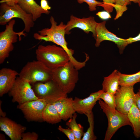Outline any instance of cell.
<instances>
[{"mask_svg":"<svg viewBox=\"0 0 140 140\" xmlns=\"http://www.w3.org/2000/svg\"><path fill=\"white\" fill-rule=\"evenodd\" d=\"M1 130L3 131L11 140H20L26 127L18 124L5 117H0Z\"/></svg>","mask_w":140,"mask_h":140,"instance_id":"15","label":"cell"},{"mask_svg":"<svg viewBox=\"0 0 140 140\" xmlns=\"http://www.w3.org/2000/svg\"><path fill=\"white\" fill-rule=\"evenodd\" d=\"M38 134L35 132L23 133L22 135V140H37L38 138Z\"/></svg>","mask_w":140,"mask_h":140,"instance_id":"30","label":"cell"},{"mask_svg":"<svg viewBox=\"0 0 140 140\" xmlns=\"http://www.w3.org/2000/svg\"><path fill=\"white\" fill-rule=\"evenodd\" d=\"M79 4H81L85 2L88 5L89 10L93 11L96 10V7L99 5L103 4V2H101L95 0H77Z\"/></svg>","mask_w":140,"mask_h":140,"instance_id":"26","label":"cell"},{"mask_svg":"<svg viewBox=\"0 0 140 140\" xmlns=\"http://www.w3.org/2000/svg\"><path fill=\"white\" fill-rule=\"evenodd\" d=\"M0 3V24L5 25L13 18H20L24 24L23 31L29 32L34 24L32 15L26 13L18 4L10 6L5 2Z\"/></svg>","mask_w":140,"mask_h":140,"instance_id":"5","label":"cell"},{"mask_svg":"<svg viewBox=\"0 0 140 140\" xmlns=\"http://www.w3.org/2000/svg\"><path fill=\"white\" fill-rule=\"evenodd\" d=\"M60 131L64 133L69 140H76L75 136L71 129L69 127L68 128H63L61 125H59L58 128Z\"/></svg>","mask_w":140,"mask_h":140,"instance_id":"28","label":"cell"},{"mask_svg":"<svg viewBox=\"0 0 140 140\" xmlns=\"http://www.w3.org/2000/svg\"><path fill=\"white\" fill-rule=\"evenodd\" d=\"M78 70L69 61L64 66L52 69V79L64 91L69 94L78 81Z\"/></svg>","mask_w":140,"mask_h":140,"instance_id":"3","label":"cell"},{"mask_svg":"<svg viewBox=\"0 0 140 140\" xmlns=\"http://www.w3.org/2000/svg\"><path fill=\"white\" fill-rule=\"evenodd\" d=\"M99 98L102 100L111 109L113 110L116 109V105L115 94L103 91L100 95Z\"/></svg>","mask_w":140,"mask_h":140,"instance_id":"25","label":"cell"},{"mask_svg":"<svg viewBox=\"0 0 140 140\" xmlns=\"http://www.w3.org/2000/svg\"><path fill=\"white\" fill-rule=\"evenodd\" d=\"M19 77L34 84L45 82L52 79V70L37 60L28 62L19 73Z\"/></svg>","mask_w":140,"mask_h":140,"instance_id":"4","label":"cell"},{"mask_svg":"<svg viewBox=\"0 0 140 140\" xmlns=\"http://www.w3.org/2000/svg\"><path fill=\"white\" fill-rule=\"evenodd\" d=\"M17 4L26 13L31 14L34 21L40 18L42 14H49V11H45L34 0H18Z\"/></svg>","mask_w":140,"mask_h":140,"instance_id":"18","label":"cell"},{"mask_svg":"<svg viewBox=\"0 0 140 140\" xmlns=\"http://www.w3.org/2000/svg\"><path fill=\"white\" fill-rule=\"evenodd\" d=\"M40 4L41 6L44 10L47 11L51 9V7L49 6L47 0H41Z\"/></svg>","mask_w":140,"mask_h":140,"instance_id":"32","label":"cell"},{"mask_svg":"<svg viewBox=\"0 0 140 140\" xmlns=\"http://www.w3.org/2000/svg\"><path fill=\"white\" fill-rule=\"evenodd\" d=\"M103 91L102 89L92 93L88 97L84 99L75 97L73 102V107L75 112L85 115L92 112L96 102L100 99V95Z\"/></svg>","mask_w":140,"mask_h":140,"instance_id":"14","label":"cell"},{"mask_svg":"<svg viewBox=\"0 0 140 140\" xmlns=\"http://www.w3.org/2000/svg\"><path fill=\"white\" fill-rule=\"evenodd\" d=\"M73 99L72 97H67L52 103L61 120L66 121L71 118L76 112L73 106Z\"/></svg>","mask_w":140,"mask_h":140,"instance_id":"17","label":"cell"},{"mask_svg":"<svg viewBox=\"0 0 140 140\" xmlns=\"http://www.w3.org/2000/svg\"><path fill=\"white\" fill-rule=\"evenodd\" d=\"M98 101L100 106L106 115L108 120V127L104 140H110L117 130L123 126L129 125L132 127L127 115L122 113L116 109H112L101 99Z\"/></svg>","mask_w":140,"mask_h":140,"instance_id":"6","label":"cell"},{"mask_svg":"<svg viewBox=\"0 0 140 140\" xmlns=\"http://www.w3.org/2000/svg\"><path fill=\"white\" fill-rule=\"evenodd\" d=\"M35 53L37 60L52 70L63 66L70 61L65 50L55 45H39Z\"/></svg>","mask_w":140,"mask_h":140,"instance_id":"2","label":"cell"},{"mask_svg":"<svg viewBox=\"0 0 140 140\" xmlns=\"http://www.w3.org/2000/svg\"><path fill=\"white\" fill-rule=\"evenodd\" d=\"M120 86H134L140 82V71L133 74H127L120 73Z\"/></svg>","mask_w":140,"mask_h":140,"instance_id":"23","label":"cell"},{"mask_svg":"<svg viewBox=\"0 0 140 140\" xmlns=\"http://www.w3.org/2000/svg\"><path fill=\"white\" fill-rule=\"evenodd\" d=\"M106 21H104L97 23L95 29L96 37L95 46L97 47L99 46L103 41H111L116 44L120 54H122L125 47L128 44L126 39L119 38L109 31L106 27Z\"/></svg>","mask_w":140,"mask_h":140,"instance_id":"12","label":"cell"},{"mask_svg":"<svg viewBox=\"0 0 140 140\" xmlns=\"http://www.w3.org/2000/svg\"><path fill=\"white\" fill-rule=\"evenodd\" d=\"M19 74L16 71L9 68H4L0 70V96L10 91Z\"/></svg>","mask_w":140,"mask_h":140,"instance_id":"16","label":"cell"},{"mask_svg":"<svg viewBox=\"0 0 140 140\" xmlns=\"http://www.w3.org/2000/svg\"><path fill=\"white\" fill-rule=\"evenodd\" d=\"M77 115L76 113L75 112L72 117L66 123V125L72 130L76 140H81L85 132L83 131V127L80 124H78L76 122Z\"/></svg>","mask_w":140,"mask_h":140,"instance_id":"22","label":"cell"},{"mask_svg":"<svg viewBox=\"0 0 140 140\" xmlns=\"http://www.w3.org/2000/svg\"><path fill=\"white\" fill-rule=\"evenodd\" d=\"M136 95L134 86H121L115 94L116 110L127 115L135 102Z\"/></svg>","mask_w":140,"mask_h":140,"instance_id":"10","label":"cell"},{"mask_svg":"<svg viewBox=\"0 0 140 140\" xmlns=\"http://www.w3.org/2000/svg\"><path fill=\"white\" fill-rule=\"evenodd\" d=\"M85 115L87 117L89 127L87 131L84 133L81 140H95L97 139V137L95 135L94 132V122L93 112L92 111Z\"/></svg>","mask_w":140,"mask_h":140,"instance_id":"24","label":"cell"},{"mask_svg":"<svg viewBox=\"0 0 140 140\" xmlns=\"http://www.w3.org/2000/svg\"><path fill=\"white\" fill-rule=\"evenodd\" d=\"M130 2H133L135 3H138L140 0H130Z\"/></svg>","mask_w":140,"mask_h":140,"instance_id":"37","label":"cell"},{"mask_svg":"<svg viewBox=\"0 0 140 140\" xmlns=\"http://www.w3.org/2000/svg\"><path fill=\"white\" fill-rule=\"evenodd\" d=\"M47 103L45 100L39 98L37 100L19 104L18 108L23 113L25 117L30 121H43L42 114Z\"/></svg>","mask_w":140,"mask_h":140,"instance_id":"11","label":"cell"},{"mask_svg":"<svg viewBox=\"0 0 140 140\" xmlns=\"http://www.w3.org/2000/svg\"><path fill=\"white\" fill-rule=\"evenodd\" d=\"M140 83V82L139 83Z\"/></svg>","mask_w":140,"mask_h":140,"instance_id":"40","label":"cell"},{"mask_svg":"<svg viewBox=\"0 0 140 140\" xmlns=\"http://www.w3.org/2000/svg\"><path fill=\"white\" fill-rule=\"evenodd\" d=\"M15 20L12 19L6 25L4 30L0 33V64H3L9 55L10 53L14 49L13 44L17 42L19 36V40L21 36H26L23 30L16 32L13 30V26Z\"/></svg>","mask_w":140,"mask_h":140,"instance_id":"7","label":"cell"},{"mask_svg":"<svg viewBox=\"0 0 140 140\" xmlns=\"http://www.w3.org/2000/svg\"><path fill=\"white\" fill-rule=\"evenodd\" d=\"M50 21L51 24L50 28H45L39 31L38 33L33 34V37L36 40H44L52 42L62 47L67 53L70 61L75 67L78 66L80 62L77 61L73 56L74 51L69 48L65 37L66 25L61 22L58 25L53 16H51Z\"/></svg>","mask_w":140,"mask_h":140,"instance_id":"1","label":"cell"},{"mask_svg":"<svg viewBox=\"0 0 140 140\" xmlns=\"http://www.w3.org/2000/svg\"><path fill=\"white\" fill-rule=\"evenodd\" d=\"M18 0H2L0 2H5L9 5L12 6L17 4Z\"/></svg>","mask_w":140,"mask_h":140,"instance_id":"36","label":"cell"},{"mask_svg":"<svg viewBox=\"0 0 140 140\" xmlns=\"http://www.w3.org/2000/svg\"><path fill=\"white\" fill-rule=\"evenodd\" d=\"M102 0L103 1V3L100 4L99 6L103 7L106 11L109 13L111 12L114 8L112 5L113 4L115 3L114 0Z\"/></svg>","mask_w":140,"mask_h":140,"instance_id":"29","label":"cell"},{"mask_svg":"<svg viewBox=\"0 0 140 140\" xmlns=\"http://www.w3.org/2000/svg\"><path fill=\"white\" fill-rule=\"evenodd\" d=\"M138 90H139V92H140V89H138Z\"/></svg>","mask_w":140,"mask_h":140,"instance_id":"39","label":"cell"},{"mask_svg":"<svg viewBox=\"0 0 140 140\" xmlns=\"http://www.w3.org/2000/svg\"><path fill=\"white\" fill-rule=\"evenodd\" d=\"M43 121L51 124L58 123L61 120L53 104L47 103L44 109L42 114Z\"/></svg>","mask_w":140,"mask_h":140,"instance_id":"21","label":"cell"},{"mask_svg":"<svg viewBox=\"0 0 140 140\" xmlns=\"http://www.w3.org/2000/svg\"><path fill=\"white\" fill-rule=\"evenodd\" d=\"M135 102L138 108L140 111V92L136 94Z\"/></svg>","mask_w":140,"mask_h":140,"instance_id":"35","label":"cell"},{"mask_svg":"<svg viewBox=\"0 0 140 140\" xmlns=\"http://www.w3.org/2000/svg\"><path fill=\"white\" fill-rule=\"evenodd\" d=\"M128 118L131 124L133 133L135 137H140V111L135 102L127 114Z\"/></svg>","mask_w":140,"mask_h":140,"instance_id":"20","label":"cell"},{"mask_svg":"<svg viewBox=\"0 0 140 140\" xmlns=\"http://www.w3.org/2000/svg\"><path fill=\"white\" fill-rule=\"evenodd\" d=\"M114 4L121 6L127 5L131 3L130 0H114Z\"/></svg>","mask_w":140,"mask_h":140,"instance_id":"34","label":"cell"},{"mask_svg":"<svg viewBox=\"0 0 140 140\" xmlns=\"http://www.w3.org/2000/svg\"><path fill=\"white\" fill-rule=\"evenodd\" d=\"M33 84L34 90L37 96L45 99L47 104L52 103L67 96V94L52 79L45 82H38Z\"/></svg>","mask_w":140,"mask_h":140,"instance_id":"8","label":"cell"},{"mask_svg":"<svg viewBox=\"0 0 140 140\" xmlns=\"http://www.w3.org/2000/svg\"><path fill=\"white\" fill-rule=\"evenodd\" d=\"M112 6L116 11V15L114 19L115 20L121 17L123 13L128 9L127 5H126L121 6L114 3L113 4Z\"/></svg>","mask_w":140,"mask_h":140,"instance_id":"27","label":"cell"},{"mask_svg":"<svg viewBox=\"0 0 140 140\" xmlns=\"http://www.w3.org/2000/svg\"><path fill=\"white\" fill-rule=\"evenodd\" d=\"M13 102L19 104L39 99L32 88L30 83L27 80L17 77L15 83L9 92Z\"/></svg>","mask_w":140,"mask_h":140,"instance_id":"9","label":"cell"},{"mask_svg":"<svg viewBox=\"0 0 140 140\" xmlns=\"http://www.w3.org/2000/svg\"><path fill=\"white\" fill-rule=\"evenodd\" d=\"M120 72L115 70L109 75L104 77L102 90L115 94L119 88Z\"/></svg>","mask_w":140,"mask_h":140,"instance_id":"19","label":"cell"},{"mask_svg":"<svg viewBox=\"0 0 140 140\" xmlns=\"http://www.w3.org/2000/svg\"><path fill=\"white\" fill-rule=\"evenodd\" d=\"M126 40L128 44L136 41H140V32L136 36L134 37H130L126 39Z\"/></svg>","mask_w":140,"mask_h":140,"instance_id":"33","label":"cell"},{"mask_svg":"<svg viewBox=\"0 0 140 140\" xmlns=\"http://www.w3.org/2000/svg\"><path fill=\"white\" fill-rule=\"evenodd\" d=\"M138 5L140 7V1H139V2L138 3Z\"/></svg>","mask_w":140,"mask_h":140,"instance_id":"38","label":"cell"},{"mask_svg":"<svg viewBox=\"0 0 140 140\" xmlns=\"http://www.w3.org/2000/svg\"><path fill=\"white\" fill-rule=\"evenodd\" d=\"M97 23L94 17L93 16L80 18L71 15L70 20L66 24L65 34H70V31L72 29L78 28L86 33H88L90 32H92L93 36L95 39L96 37L95 29Z\"/></svg>","mask_w":140,"mask_h":140,"instance_id":"13","label":"cell"},{"mask_svg":"<svg viewBox=\"0 0 140 140\" xmlns=\"http://www.w3.org/2000/svg\"><path fill=\"white\" fill-rule=\"evenodd\" d=\"M96 15L100 18L103 20H106L111 18L109 13L106 11H99Z\"/></svg>","mask_w":140,"mask_h":140,"instance_id":"31","label":"cell"}]
</instances>
